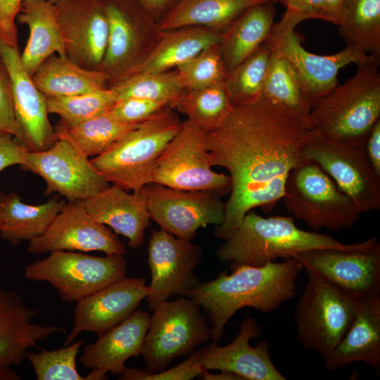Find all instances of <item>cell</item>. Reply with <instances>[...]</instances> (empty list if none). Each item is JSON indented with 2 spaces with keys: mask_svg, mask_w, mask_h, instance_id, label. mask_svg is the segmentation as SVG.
Returning a JSON list of instances; mask_svg holds the SVG:
<instances>
[{
  "mask_svg": "<svg viewBox=\"0 0 380 380\" xmlns=\"http://www.w3.org/2000/svg\"><path fill=\"white\" fill-rule=\"evenodd\" d=\"M292 258L355 298L380 294V245L370 250L315 249Z\"/></svg>",
  "mask_w": 380,
  "mask_h": 380,
  "instance_id": "obj_17",
  "label": "cell"
},
{
  "mask_svg": "<svg viewBox=\"0 0 380 380\" xmlns=\"http://www.w3.org/2000/svg\"><path fill=\"white\" fill-rule=\"evenodd\" d=\"M356 362L379 372L380 294L357 298L355 319L324 366L334 371Z\"/></svg>",
  "mask_w": 380,
  "mask_h": 380,
  "instance_id": "obj_25",
  "label": "cell"
},
{
  "mask_svg": "<svg viewBox=\"0 0 380 380\" xmlns=\"http://www.w3.org/2000/svg\"><path fill=\"white\" fill-rule=\"evenodd\" d=\"M49 113L61 118L60 125L70 127L107 113L117 101L113 88L69 96L46 97Z\"/></svg>",
  "mask_w": 380,
  "mask_h": 380,
  "instance_id": "obj_39",
  "label": "cell"
},
{
  "mask_svg": "<svg viewBox=\"0 0 380 380\" xmlns=\"http://www.w3.org/2000/svg\"><path fill=\"white\" fill-rule=\"evenodd\" d=\"M16 22L29 28V38L20 60L30 75L55 53L67 56L54 0H23Z\"/></svg>",
  "mask_w": 380,
  "mask_h": 380,
  "instance_id": "obj_26",
  "label": "cell"
},
{
  "mask_svg": "<svg viewBox=\"0 0 380 380\" xmlns=\"http://www.w3.org/2000/svg\"><path fill=\"white\" fill-rule=\"evenodd\" d=\"M270 0H179L162 20V30L184 27L225 30L249 7Z\"/></svg>",
  "mask_w": 380,
  "mask_h": 380,
  "instance_id": "obj_30",
  "label": "cell"
},
{
  "mask_svg": "<svg viewBox=\"0 0 380 380\" xmlns=\"http://www.w3.org/2000/svg\"><path fill=\"white\" fill-rule=\"evenodd\" d=\"M172 109L166 108L138 122L108 151L90 160L94 167L127 191L151 183L157 158L182 125Z\"/></svg>",
  "mask_w": 380,
  "mask_h": 380,
  "instance_id": "obj_5",
  "label": "cell"
},
{
  "mask_svg": "<svg viewBox=\"0 0 380 380\" xmlns=\"http://www.w3.org/2000/svg\"><path fill=\"white\" fill-rule=\"evenodd\" d=\"M0 60L8 75L16 124L15 139L30 151H42L58 139L48 118L46 96L23 67L18 46L0 39Z\"/></svg>",
  "mask_w": 380,
  "mask_h": 380,
  "instance_id": "obj_16",
  "label": "cell"
},
{
  "mask_svg": "<svg viewBox=\"0 0 380 380\" xmlns=\"http://www.w3.org/2000/svg\"><path fill=\"white\" fill-rule=\"evenodd\" d=\"M149 319L148 312L137 309L126 319L98 336L94 343L86 346L79 357L80 363L89 369L120 374L126 369L128 359L141 355Z\"/></svg>",
  "mask_w": 380,
  "mask_h": 380,
  "instance_id": "obj_24",
  "label": "cell"
},
{
  "mask_svg": "<svg viewBox=\"0 0 380 380\" xmlns=\"http://www.w3.org/2000/svg\"><path fill=\"white\" fill-rule=\"evenodd\" d=\"M271 55L265 42L228 74L224 87L232 105H245L260 99Z\"/></svg>",
  "mask_w": 380,
  "mask_h": 380,
  "instance_id": "obj_37",
  "label": "cell"
},
{
  "mask_svg": "<svg viewBox=\"0 0 380 380\" xmlns=\"http://www.w3.org/2000/svg\"><path fill=\"white\" fill-rule=\"evenodd\" d=\"M270 1H272L273 3H274V2H277V0H270Z\"/></svg>",
  "mask_w": 380,
  "mask_h": 380,
  "instance_id": "obj_54",
  "label": "cell"
},
{
  "mask_svg": "<svg viewBox=\"0 0 380 380\" xmlns=\"http://www.w3.org/2000/svg\"><path fill=\"white\" fill-rule=\"evenodd\" d=\"M308 120L312 106L289 62L272 53L261 98Z\"/></svg>",
  "mask_w": 380,
  "mask_h": 380,
  "instance_id": "obj_34",
  "label": "cell"
},
{
  "mask_svg": "<svg viewBox=\"0 0 380 380\" xmlns=\"http://www.w3.org/2000/svg\"><path fill=\"white\" fill-rule=\"evenodd\" d=\"M260 332L256 320L246 317L230 343L220 346L213 341L199 348L203 368L231 372L243 380H286L270 357L269 342L260 340L255 347L250 345V341L258 338Z\"/></svg>",
  "mask_w": 380,
  "mask_h": 380,
  "instance_id": "obj_22",
  "label": "cell"
},
{
  "mask_svg": "<svg viewBox=\"0 0 380 380\" xmlns=\"http://www.w3.org/2000/svg\"><path fill=\"white\" fill-rule=\"evenodd\" d=\"M168 107L170 105L163 101L129 97L117 100L107 113L118 121L135 124Z\"/></svg>",
  "mask_w": 380,
  "mask_h": 380,
  "instance_id": "obj_43",
  "label": "cell"
},
{
  "mask_svg": "<svg viewBox=\"0 0 380 380\" xmlns=\"http://www.w3.org/2000/svg\"><path fill=\"white\" fill-rule=\"evenodd\" d=\"M306 272L307 283L295 313L296 338L305 350L325 360L350 327L357 298L317 274Z\"/></svg>",
  "mask_w": 380,
  "mask_h": 380,
  "instance_id": "obj_7",
  "label": "cell"
},
{
  "mask_svg": "<svg viewBox=\"0 0 380 380\" xmlns=\"http://www.w3.org/2000/svg\"><path fill=\"white\" fill-rule=\"evenodd\" d=\"M336 25L346 46L380 58V0H345Z\"/></svg>",
  "mask_w": 380,
  "mask_h": 380,
  "instance_id": "obj_33",
  "label": "cell"
},
{
  "mask_svg": "<svg viewBox=\"0 0 380 380\" xmlns=\"http://www.w3.org/2000/svg\"><path fill=\"white\" fill-rule=\"evenodd\" d=\"M5 194L0 190V230L3 224V206Z\"/></svg>",
  "mask_w": 380,
  "mask_h": 380,
  "instance_id": "obj_53",
  "label": "cell"
},
{
  "mask_svg": "<svg viewBox=\"0 0 380 380\" xmlns=\"http://www.w3.org/2000/svg\"><path fill=\"white\" fill-rule=\"evenodd\" d=\"M222 34L203 27L167 30L155 47L120 77L146 72H161L176 68L204 49L219 44Z\"/></svg>",
  "mask_w": 380,
  "mask_h": 380,
  "instance_id": "obj_27",
  "label": "cell"
},
{
  "mask_svg": "<svg viewBox=\"0 0 380 380\" xmlns=\"http://www.w3.org/2000/svg\"><path fill=\"white\" fill-rule=\"evenodd\" d=\"M38 310L27 306L15 291L0 289V379H13L11 366L25 359L28 349L66 330L58 325L34 322Z\"/></svg>",
  "mask_w": 380,
  "mask_h": 380,
  "instance_id": "obj_21",
  "label": "cell"
},
{
  "mask_svg": "<svg viewBox=\"0 0 380 380\" xmlns=\"http://www.w3.org/2000/svg\"><path fill=\"white\" fill-rule=\"evenodd\" d=\"M232 106L223 82L186 90L172 108L186 115L188 120L208 132L222 124Z\"/></svg>",
  "mask_w": 380,
  "mask_h": 380,
  "instance_id": "obj_36",
  "label": "cell"
},
{
  "mask_svg": "<svg viewBox=\"0 0 380 380\" xmlns=\"http://www.w3.org/2000/svg\"><path fill=\"white\" fill-rule=\"evenodd\" d=\"M144 12L151 16L157 17L163 13L172 0H135Z\"/></svg>",
  "mask_w": 380,
  "mask_h": 380,
  "instance_id": "obj_49",
  "label": "cell"
},
{
  "mask_svg": "<svg viewBox=\"0 0 380 380\" xmlns=\"http://www.w3.org/2000/svg\"><path fill=\"white\" fill-rule=\"evenodd\" d=\"M203 248L163 230H153L148 239L151 281L146 298L148 308L174 296L186 297L200 282L194 270L202 260Z\"/></svg>",
  "mask_w": 380,
  "mask_h": 380,
  "instance_id": "obj_15",
  "label": "cell"
},
{
  "mask_svg": "<svg viewBox=\"0 0 380 380\" xmlns=\"http://www.w3.org/2000/svg\"><path fill=\"white\" fill-rule=\"evenodd\" d=\"M281 199L294 219L315 232L352 228L362 214L334 180L310 160L289 173Z\"/></svg>",
  "mask_w": 380,
  "mask_h": 380,
  "instance_id": "obj_8",
  "label": "cell"
},
{
  "mask_svg": "<svg viewBox=\"0 0 380 380\" xmlns=\"http://www.w3.org/2000/svg\"><path fill=\"white\" fill-rule=\"evenodd\" d=\"M64 201L51 199L40 205L24 203L14 192L5 194L1 237L15 246L42 235L66 205Z\"/></svg>",
  "mask_w": 380,
  "mask_h": 380,
  "instance_id": "obj_31",
  "label": "cell"
},
{
  "mask_svg": "<svg viewBox=\"0 0 380 380\" xmlns=\"http://www.w3.org/2000/svg\"><path fill=\"white\" fill-rule=\"evenodd\" d=\"M330 23L336 25L345 0H324Z\"/></svg>",
  "mask_w": 380,
  "mask_h": 380,
  "instance_id": "obj_50",
  "label": "cell"
},
{
  "mask_svg": "<svg viewBox=\"0 0 380 380\" xmlns=\"http://www.w3.org/2000/svg\"><path fill=\"white\" fill-rule=\"evenodd\" d=\"M379 245L376 236L345 244L329 234L298 228L293 217H264L253 210L244 216L235 233L217 247L215 254L220 261L230 262L232 270L241 265L262 266L279 258L289 260L310 250H370Z\"/></svg>",
  "mask_w": 380,
  "mask_h": 380,
  "instance_id": "obj_3",
  "label": "cell"
},
{
  "mask_svg": "<svg viewBox=\"0 0 380 380\" xmlns=\"http://www.w3.org/2000/svg\"><path fill=\"white\" fill-rule=\"evenodd\" d=\"M275 15L274 3L267 1L245 10L225 29L220 49L228 73L266 42Z\"/></svg>",
  "mask_w": 380,
  "mask_h": 380,
  "instance_id": "obj_28",
  "label": "cell"
},
{
  "mask_svg": "<svg viewBox=\"0 0 380 380\" xmlns=\"http://www.w3.org/2000/svg\"><path fill=\"white\" fill-rule=\"evenodd\" d=\"M83 343L78 340L63 347L39 353L27 352V359L32 365L37 380H84L77 369L76 357ZM86 380V379H85Z\"/></svg>",
  "mask_w": 380,
  "mask_h": 380,
  "instance_id": "obj_40",
  "label": "cell"
},
{
  "mask_svg": "<svg viewBox=\"0 0 380 380\" xmlns=\"http://www.w3.org/2000/svg\"><path fill=\"white\" fill-rule=\"evenodd\" d=\"M81 201L93 219L127 238L129 248H137L143 244L151 220L144 186L129 194L112 184Z\"/></svg>",
  "mask_w": 380,
  "mask_h": 380,
  "instance_id": "obj_23",
  "label": "cell"
},
{
  "mask_svg": "<svg viewBox=\"0 0 380 380\" xmlns=\"http://www.w3.org/2000/svg\"><path fill=\"white\" fill-rule=\"evenodd\" d=\"M0 67V133H9L15 137L16 124L11 98L9 79Z\"/></svg>",
  "mask_w": 380,
  "mask_h": 380,
  "instance_id": "obj_45",
  "label": "cell"
},
{
  "mask_svg": "<svg viewBox=\"0 0 380 380\" xmlns=\"http://www.w3.org/2000/svg\"><path fill=\"white\" fill-rule=\"evenodd\" d=\"M365 148L372 166L380 175V120L374 125L369 133Z\"/></svg>",
  "mask_w": 380,
  "mask_h": 380,
  "instance_id": "obj_48",
  "label": "cell"
},
{
  "mask_svg": "<svg viewBox=\"0 0 380 380\" xmlns=\"http://www.w3.org/2000/svg\"><path fill=\"white\" fill-rule=\"evenodd\" d=\"M144 278L124 277L76 302L74 323L64 346L82 332L101 335L129 317L148 295Z\"/></svg>",
  "mask_w": 380,
  "mask_h": 380,
  "instance_id": "obj_20",
  "label": "cell"
},
{
  "mask_svg": "<svg viewBox=\"0 0 380 380\" xmlns=\"http://www.w3.org/2000/svg\"><path fill=\"white\" fill-rule=\"evenodd\" d=\"M310 132L308 120L260 99L232 105L222 124L207 132L211 165L226 169L231 180L216 238L229 239L249 211L270 210L282 198L289 173L308 161L304 146Z\"/></svg>",
  "mask_w": 380,
  "mask_h": 380,
  "instance_id": "obj_1",
  "label": "cell"
},
{
  "mask_svg": "<svg viewBox=\"0 0 380 380\" xmlns=\"http://www.w3.org/2000/svg\"><path fill=\"white\" fill-rule=\"evenodd\" d=\"M287 10L303 15L308 19H319L329 22L324 0H277Z\"/></svg>",
  "mask_w": 380,
  "mask_h": 380,
  "instance_id": "obj_47",
  "label": "cell"
},
{
  "mask_svg": "<svg viewBox=\"0 0 380 380\" xmlns=\"http://www.w3.org/2000/svg\"><path fill=\"white\" fill-rule=\"evenodd\" d=\"M27 251L37 255L55 251H96L124 255L127 249L115 232L93 219L77 201L66 203L49 229L29 241Z\"/></svg>",
  "mask_w": 380,
  "mask_h": 380,
  "instance_id": "obj_18",
  "label": "cell"
},
{
  "mask_svg": "<svg viewBox=\"0 0 380 380\" xmlns=\"http://www.w3.org/2000/svg\"><path fill=\"white\" fill-rule=\"evenodd\" d=\"M112 88L117 100L142 98L165 102L172 108L186 91L177 70L134 74L120 80Z\"/></svg>",
  "mask_w": 380,
  "mask_h": 380,
  "instance_id": "obj_38",
  "label": "cell"
},
{
  "mask_svg": "<svg viewBox=\"0 0 380 380\" xmlns=\"http://www.w3.org/2000/svg\"><path fill=\"white\" fill-rule=\"evenodd\" d=\"M200 350L190 354L180 364L158 372L146 369L127 368L120 374V380H189L198 377L204 369L201 363Z\"/></svg>",
  "mask_w": 380,
  "mask_h": 380,
  "instance_id": "obj_42",
  "label": "cell"
},
{
  "mask_svg": "<svg viewBox=\"0 0 380 380\" xmlns=\"http://www.w3.org/2000/svg\"><path fill=\"white\" fill-rule=\"evenodd\" d=\"M108 23L107 46L101 70L119 78L134 64L141 39L139 29L129 13L115 2L103 4Z\"/></svg>",
  "mask_w": 380,
  "mask_h": 380,
  "instance_id": "obj_32",
  "label": "cell"
},
{
  "mask_svg": "<svg viewBox=\"0 0 380 380\" xmlns=\"http://www.w3.org/2000/svg\"><path fill=\"white\" fill-rule=\"evenodd\" d=\"M65 50L81 67L99 70L106 52L108 23L99 0H54Z\"/></svg>",
  "mask_w": 380,
  "mask_h": 380,
  "instance_id": "obj_19",
  "label": "cell"
},
{
  "mask_svg": "<svg viewBox=\"0 0 380 380\" xmlns=\"http://www.w3.org/2000/svg\"><path fill=\"white\" fill-rule=\"evenodd\" d=\"M308 18L286 10L281 18L274 23L266 44L272 53L284 58L296 72L304 94L311 106L338 84L339 70L351 63L357 67L379 63L380 58L346 46L331 55H319L307 51L296 32V26Z\"/></svg>",
  "mask_w": 380,
  "mask_h": 380,
  "instance_id": "obj_6",
  "label": "cell"
},
{
  "mask_svg": "<svg viewBox=\"0 0 380 380\" xmlns=\"http://www.w3.org/2000/svg\"><path fill=\"white\" fill-rule=\"evenodd\" d=\"M23 0H0V39L17 46L16 17Z\"/></svg>",
  "mask_w": 380,
  "mask_h": 380,
  "instance_id": "obj_44",
  "label": "cell"
},
{
  "mask_svg": "<svg viewBox=\"0 0 380 380\" xmlns=\"http://www.w3.org/2000/svg\"><path fill=\"white\" fill-rule=\"evenodd\" d=\"M304 155L334 180L361 213L380 209V175L365 146L331 139L310 130Z\"/></svg>",
  "mask_w": 380,
  "mask_h": 380,
  "instance_id": "obj_12",
  "label": "cell"
},
{
  "mask_svg": "<svg viewBox=\"0 0 380 380\" xmlns=\"http://www.w3.org/2000/svg\"><path fill=\"white\" fill-rule=\"evenodd\" d=\"M303 268L293 258L255 267L238 266L228 274L200 281L187 295L202 308L217 341L234 314L245 307L262 312L277 310L297 293V279Z\"/></svg>",
  "mask_w": 380,
  "mask_h": 380,
  "instance_id": "obj_2",
  "label": "cell"
},
{
  "mask_svg": "<svg viewBox=\"0 0 380 380\" xmlns=\"http://www.w3.org/2000/svg\"><path fill=\"white\" fill-rule=\"evenodd\" d=\"M123 255L94 256L72 251H55L48 257L27 265L25 277L54 287L61 298L77 302L126 277Z\"/></svg>",
  "mask_w": 380,
  "mask_h": 380,
  "instance_id": "obj_10",
  "label": "cell"
},
{
  "mask_svg": "<svg viewBox=\"0 0 380 380\" xmlns=\"http://www.w3.org/2000/svg\"><path fill=\"white\" fill-rule=\"evenodd\" d=\"M198 377L203 380H243L239 376L231 372L220 371L218 374H213L205 369Z\"/></svg>",
  "mask_w": 380,
  "mask_h": 380,
  "instance_id": "obj_51",
  "label": "cell"
},
{
  "mask_svg": "<svg viewBox=\"0 0 380 380\" xmlns=\"http://www.w3.org/2000/svg\"><path fill=\"white\" fill-rule=\"evenodd\" d=\"M20 165L44 179L46 194L58 193L68 202L83 201L110 186L88 157L63 137L45 151H27Z\"/></svg>",
  "mask_w": 380,
  "mask_h": 380,
  "instance_id": "obj_13",
  "label": "cell"
},
{
  "mask_svg": "<svg viewBox=\"0 0 380 380\" xmlns=\"http://www.w3.org/2000/svg\"><path fill=\"white\" fill-rule=\"evenodd\" d=\"M137 124L121 122L106 113L72 126L59 125L56 134L68 139L88 158L96 157L108 151Z\"/></svg>",
  "mask_w": 380,
  "mask_h": 380,
  "instance_id": "obj_35",
  "label": "cell"
},
{
  "mask_svg": "<svg viewBox=\"0 0 380 380\" xmlns=\"http://www.w3.org/2000/svg\"><path fill=\"white\" fill-rule=\"evenodd\" d=\"M150 316L141 352L146 370L158 372L212 339L208 318L188 297L165 300Z\"/></svg>",
  "mask_w": 380,
  "mask_h": 380,
  "instance_id": "obj_9",
  "label": "cell"
},
{
  "mask_svg": "<svg viewBox=\"0 0 380 380\" xmlns=\"http://www.w3.org/2000/svg\"><path fill=\"white\" fill-rule=\"evenodd\" d=\"M27 151L13 134L0 133V172L13 165H21Z\"/></svg>",
  "mask_w": 380,
  "mask_h": 380,
  "instance_id": "obj_46",
  "label": "cell"
},
{
  "mask_svg": "<svg viewBox=\"0 0 380 380\" xmlns=\"http://www.w3.org/2000/svg\"><path fill=\"white\" fill-rule=\"evenodd\" d=\"M110 77L101 70L87 69L68 56L55 54L47 58L32 76L46 97L74 96L103 89Z\"/></svg>",
  "mask_w": 380,
  "mask_h": 380,
  "instance_id": "obj_29",
  "label": "cell"
},
{
  "mask_svg": "<svg viewBox=\"0 0 380 380\" xmlns=\"http://www.w3.org/2000/svg\"><path fill=\"white\" fill-rule=\"evenodd\" d=\"M186 90L223 83L228 72L222 58L220 44L210 46L176 67Z\"/></svg>",
  "mask_w": 380,
  "mask_h": 380,
  "instance_id": "obj_41",
  "label": "cell"
},
{
  "mask_svg": "<svg viewBox=\"0 0 380 380\" xmlns=\"http://www.w3.org/2000/svg\"><path fill=\"white\" fill-rule=\"evenodd\" d=\"M379 65L357 67L352 77L317 100L308 118L310 130L331 139L365 146L380 120Z\"/></svg>",
  "mask_w": 380,
  "mask_h": 380,
  "instance_id": "obj_4",
  "label": "cell"
},
{
  "mask_svg": "<svg viewBox=\"0 0 380 380\" xmlns=\"http://www.w3.org/2000/svg\"><path fill=\"white\" fill-rule=\"evenodd\" d=\"M207 132L186 119L156 160L152 182L184 191H230L227 175L212 170Z\"/></svg>",
  "mask_w": 380,
  "mask_h": 380,
  "instance_id": "obj_11",
  "label": "cell"
},
{
  "mask_svg": "<svg viewBox=\"0 0 380 380\" xmlns=\"http://www.w3.org/2000/svg\"><path fill=\"white\" fill-rule=\"evenodd\" d=\"M144 189L151 220L179 239L191 241L200 228L223 222L225 202L217 192L184 191L154 182Z\"/></svg>",
  "mask_w": 380,
  "mask_h": 380,
  "instance_id": "obj_14",
  "label": "cell"
},
{
  "mask_svg": "<svg viewBox=\"0 0 380 380\" xmlns=\"http://www.w3.org/2000/svg\"><path fill=\"white\" fill-rule=\"evenodd\" d=\"M92 369L93 371L85 376L86 380H101L106 379L108 372L106 370L101 369Z\"/></svg>",
  "mask_w": 380,
  "mask_h": 380,
  "instance_id": "obj_52",
  "label": "cell"
}]
</instances>
